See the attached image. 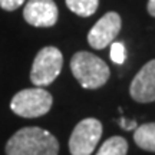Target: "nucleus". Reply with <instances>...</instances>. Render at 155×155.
Instances as JSON below:
<instances>
[{
	"label": "nucleus",
	"instance_id": "6e6552de",
	"mask_svg": "<svg viewBox=\"0 0 155 155\" xmlns=\"http://www.w3.org/2000/svg\"><path fill=\"white\" fill-rule=\"evenodd\" d=\"M129 94L139 104H150L155 101V59L147 62L131 82Z\"/></svg>",
	"mask_w": 155,
	"mask_h": 155
},
{
	"label": "nucleus",
	"instance_id": "423d86ee",
	"mask_svg": "<svg viewBox=\"0 0 155 155\" xmlns=\"http://www.w3.org/2000/svg\"><path fill=\"white\" fill-rule=\"evenodd\" d=\"M122 20L116 12H108L94 25L88 33V43L96 50L105 49L121 32Z\"/></svg>",
	"mask_w": 155,
	"mask_h": 155
},
{
	"label": "nucleus",
	"instance_id": "4468645a",
	"mask_svg": "<svg viewBox=\"0 0 155 155\" xmlns=\"http://www.w3.org/2000/svg\"><path fill=\"white\" fill-rule=\"evenodd\" d=\"M118 124H119V127L124 128L125 131H135L137 127H138L135 119H127V118H124V116H121V118L118 119Z\"/></svg>",
	"mask_w": 155,
	"mask_h": 155
},
{
	"label": "nucleus",
	"instance_id": "f8f14e48",
	"mask_svg": "<svg viewBox=\"0 0 155 155\" xmlns=\"http://www.w3.org/2000/svg\"><path fill=\"white\" fill-rule=\"evenodd\" d=\"M112 62H115L116 65H122L127 61V49L124 43L121 42H112L111 43V53H109Z\"/></svg>",
	"mask_w": 155,
	"mask_h": 155
},
{
	"label": "nucleus",
	"instance_id": "20e7f679",
	"mask_svg": "<svg viewBox=\"0 0 155 155\" xmlns=\"http://www.w3.org/2000/svg\"><path fill=\"white\" fill-rule=\"evenodd\" d=\"M63 66L62 52L55 46H46L38 52L32 63L30 81L36 86H48L61 75Z\"/></svg>",
	"mask_w": 155,
	"mask_h": 155
},
{
	"label": "nucleus",
	"instance_id": "9d476101",
	"mask_svg": "<svg viewBox=\"0 0 155 155\" xmlns=\"http://www.w3.org/2000/svg\"><path fill=\"white\" fill-rule=\"evenodd\" d=\"M128 142L122 137H111L101 145L96 155H127Z\"/></svg>",
	"mask_w": 155,
	"mask_h": 155
},
{
	"label": "nucleus",
	"instance_id": "7ed1b4c3",
	"mask_svg": "<svg viewBox=\"0 0 155 155\" xmlns=\"http://www.w3.org/2000/svg\"><path fill=\"white\" fill-rule=\"evenodd\" d=\"M52 104V95L45 88L38 86L17 92L10 101V109L22 118H39L50 111Z\"/></svg>",
	"mask_w": 155,
	"mask_h": 155
},
{
	"label": "nucleus",
	"instance_id": "f03ea898",
	"mask_svg": "<svg viewBox=\"0 0 155 155\" xmlns=\"http://www.w3.org/2000/svg\"><path fill=\"white\" fill-rule=\"evenodd\" d=\"M73 78L85 89H98L104 86L111 76L109 66L99 56L91 52L79 50L71 59Z\"/></svg>",
	"mask_w": 155,
	"mask_h": 155
},
{
	"label": "nucleus",
	"instance_id": "2eb2a0df",
	"mask_svg": "<svg viewBox=\"0 0 155 155\" xmlns=\"http://www.w3.org/2000/svg\"><path fill=\"white\" fill-rule=\"evenodd\" d=\"M147 10L152 17H155V0H148V5H147Z\"/></svg>",
	"mask_w": 155,
	"mask_h": 155
},
{
	"label": "nucleus",
	"instance_id": "39448f33",
	"mask_svg": "<svg viewBox=\"0 0 155 155\" xmlns=\"http://www.w3.org/2000/svg\"><path fill=\"white\" fill-rule=\"evenodd\" d=\"M102 137V124L96 118H85L73 128L69 138L72 155H92Z\"/></svg>",
	"mask_w": 155,
	"mask_h": 155
},
{
	"label": "nucleus",
	"instance_id": "1a4fd4ad",
	"mask_svg": "<svg viewBox=\"0 0 155 155\" xmlns=\"http://www.w3.org/2000/svg\"><path fill=\"white\" fill-rule=\"evenodd\" d=\"M134 141L141 150L155 152V122L137 127L134 132Z\"/></svg>",
	"mask_w": 155,
	"mask_h": 155
},
{
	"label": "nucleus",
	"instance_id": "0eeeda50",
	"mask_svg": "<svg viewBox=\"0 0 155 155\" xmlns=\"http://www.w3.org/2000/svg\"><path fill=\"white\" fill-rule=\"evenodd\" d=\"M58 6L53 0H28L23 7L25 20L35 28H52L58 22Z\"/></svg>",
	"mask_w": 155,
	"mask_h": 155
},
{
	"label": "nucleus",
	"instance_id": "9b49d317",
	"mask_svg": "<svg viewBox=\"0 0 155 155\" xmlns=\"http://www.w3.org/2000/svg\"><path fill=\"white\" fill-rule=\"evenodd\" d=\"M68 9L81 17L92 16L98 10L99 0H65Z\"/></svg>",
	"mask_w": 155,
	"mask_h": 155
},
{
	"label": "nucleus",
	"instance_id": "ddd939ff",
	"mask_svg": "<svg viewBox=\"0 0 155 155\" xmlns=\"http://www.w3.org/2000/svg\"><path fill=\"white\" fill-rule=\"evenodd\" d=\"M26 0H0V7L3 10H7V12H13L19 9L22 5H25Z\"/></svg>",
	"mask_w": 155,
	"mask_h": 155
},
{
	"label": "nucleus",
	"instance_id": "f257e3e1",
	"mask_svg": "<svg viewBox=\"0 0 155 155\" xmlns=\"http://www.w3.org/2000/svg\"><path fill=\"white\" fill-rule=\"evenodd\" d=\"M59 142L53 134L39 127L22 128L6 144V155H58Z\"/></svg>",
	"mask_w": 155,
	"mask_h": 155
}]
</instances>
